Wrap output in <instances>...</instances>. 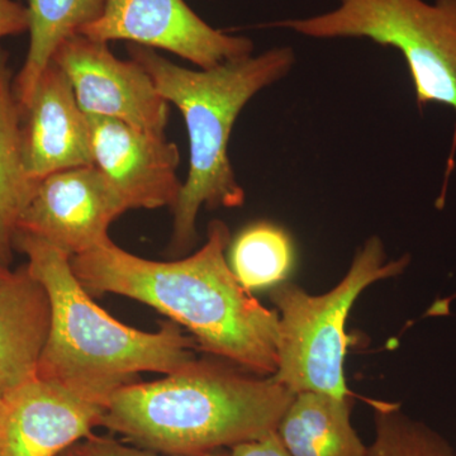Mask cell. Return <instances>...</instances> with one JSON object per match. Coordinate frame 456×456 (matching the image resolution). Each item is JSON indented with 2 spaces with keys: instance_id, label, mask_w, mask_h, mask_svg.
I'll use <instances>...</instances> for the list:
<instances>
[{
  "instance_id": "6da1fadb",
  "label": "cell",
  "mask_w": 456,
  "mask_h": 456,
  "mask_svg": "<svg viewBox=\"0 0 456 456\" xmlns=\"http://www.w3.org/2000/svg\"><path fill=\"white\" fill-rule=\"evenodd\" d=\"M230 228L208 224L196 254L176 261L143 259L112 240L71 257L90 296L112 293L155 308L187 330L198 346L246 370L273 377L278 369L279 316L240 283L227 263Z\"/></svg>"
},
{
  "instance_id": "7a4b0ae2",
  "label": "cell",
  "mask_w": 456,
  "mask_h": 456,
  "mask_svg": "<svg viewBox=\"0 0 456 456\" xmlns=\"http://www.w3.org/2000/svg\"><path fill=\"white\" fill-rule=\"evenodd\" d=\"M294 395L272 377L197 359L163 379L117 389L101 426L159 454H208L275 430Z\"/></svg>"
},
{
  "instance_id": "3957f363",
  "label": "cell",
  "mask_w": 456,
  "mask_h": 456,
  "mask_svg": "<svg viewBox=\"0 0 456 456\" xmlns=\"http://www.w3.org/2000/svg\"><path fill=\"white\" fill-rule=\"evenodd\" d=\"M14 248L27 257L51 305L49 336L37 375L106 403L142 371L173 374L197 360V342L173 321L156 332L119 322L93 301L71 268V257L49 242L17 232Z\"/></svg>"
},
{
  "instance_id": "277c9868",
  "label": "cell",
  "mask_w": 456,
  "mask_h": 456,
  "mask_svg": "<svg viewBox=\"0 0 456 456\" xmlns=\"http://www.w3.org/2000/svg\"><path fill=\"white\" fill-rule=\"evenodd\" d=\"M128 55L154 80L156 88L184 117L189 137V170L173 208L174 254L187 253L198 240L197 217L207 209L239 208L245 191L228 158V142L246 104L296 64L292 47H274L259 55L231 60L211 69L189 70L154 49L130 44Z\"/></svg>"
},
{
  "instance_id": "5b68a950",
  "label": "cell",
  "mask_w": 456,
  "mask_h": 456,
  "mask_svg": "<svg viewBox=\"0 0 456 456\" xmlns=\"http://www.w3.org/2000/svg\"><path fill=\"white\" fill-rule=\"evenodd\" d=\"M408 264L410 255L387 259L382 240L371 236L356 251L346 275L329 292L314 296L285 281L273 287L270 299L279 316L278 369L273 379L294 395L354 397L344 370L351 308L368 287L398 277Z\"/></svg>"
},
{
  "instance_id": "8992f818",
  "label": "cell",
  "mask_w": 456,
  "mask_h": 456,
  "mask_svg": "<svg viewBox=\"0 0 456 456\" xmlns=\"http://www.w3.org/2000/svg\"><path fill=\"white\" fill-rule=\"evenodd\" d=\"M272 26L316 40L367 38L395 47L406 60L419 110L444 104L456 114V0H340L326 13ZM455 155L456 122L440 204Z\"/></svg>"
},
{
  "instance_id": "52a82bcc",
  "label": "cell",
  "mask_w": 456,
  "mask_h": 456,
  "mask_svg": "<svg viewBox=\"0 0 456 456\" xmlns=\"http://www.w3.org/2000/svg\"><path fill=\"white\" fill-rule=\"evenodd\" d=\"M79 33L107 44L123 40L169 51L200 69L254 53L250 38L213 28L184 0H106L97 20Z\"/></svg>"
},
{
  "instance_id": "ba28073f",
  "label": "cell",
  "mask_w": 456,
  "mask_h": 456,
  "mask_svg": "<svg viewBox=\"0 0 456 456\" xmlns=\"http://www.w3.org/2000/svg\"><path fill=\"white\" fill-rule=\"evenodd\" d=\"M88 116L118 119L154 134H164L169 103L145 69L113 55L107 42L77 35L66 38L53 57Z\"/></svg>"
},
{
  "instance_id": "9c48e42d",
  "label": "cell",
  "mask_w": 456,
  "mask_h": 456,
  "mask_svg": "<svg viewBox=\"0 0 456 456\" xmlns=\"http://www.w3.org/2000/svg\"><path fill=\"white\" fill-rule=\"evenodd\" d=\"M126 211L95 165L74 167L38 183L17 232L38 237L73 257L107 242L110 224Z\"/></svg>"
},
{
  "instance_id": "30bf717a",
  "label": "cell",
  "mask_w": 456,
  "mask_h": 456,
  "mask_svg": "<svg viewBox=\"0 0 456 456\" xmlns=\"http://www.w3.org/2000/svg\"><path fill=\"white\" fill-rule=\"evenodd\" d=\"M106 403L35 377L5 393L0 456H59L101 426Z\"/></svg>"
},
{
  "instance_id": "8fae6325",
  "label": "cell",
  "mask_w": 456,
  "mask_h": 456,
  "mask_svg": "<svg viewBox=\"0 0 456 456\" xmlns=\"http://www.w3.org/2000/svg\"><path fill=\"white\" fill-rule=\"evenodd\" d=\"M88 117L94 165L127 209H173L183 185L178 146L118 119Z\"/></svg>"
},
{
  "instance_id": "7c38bea8",
  "label": "cell",
  "mask_w": 456,
  "mask_h": 456,
  "mask_svg": "<svg viewBox=\"0 0 456 456\" xmlns=\"http://www.w3.org/2000/svg\"><path fill=\"white\" fill-rule=\"evenodd\" d=\"M20 110L23 158L33 182L38 184L51 174L94 165L88 114L77 104L64 71L53 62Z\"/></svg>"
},
{
  "instance_id": "4fadbf2b",
  "label": "cell",
  "mask_w": 456,
  "mask_h": 456,
  "mask_svg": "<svg viewBox=\"0 0 456 456\" xmlns=\"http://www.w3.org/2000/svg\"><path fill=\"white\" fill-rule=\"evenodd\" d=\"M49 294L27 265L0 273V392L37 375L49 336Z\"/></svg>"
},
{
  "instance_id": "5bb4252c",
  "label": "cell",
  "mask_w": 456,
  "mask_h": 456,
  "mask_svg": "<svg viewBox=\"0 0 456 456\" xmlns=\"http://www.w3.org/2000/svg\"><path fill=\"white\" fill-rule=\"evenodd\" d=\"M353 397L302 392L294 395L277 426L292 456H368L351 424Z\"/></svg>"
},
{
  "instance_id": "9a60e30c",
  "label": "cell",
  "mask_w": 456,
  "mask_h": 456,
  "mask_svg": "<svg viewBox=\"0 0 456 456\" xmlns=\"http://www.w3.org/2000/svg\"><path fill=\"white\" fill-rule=\"evenodd\" d=\"M14 77L8 51L0 46V266L4 268L13 261L18 222L38 185L25 167Z\"/></svg>"
},
{
  "instance_id": "2e32d148",
  "label": "cell",
  "mask_w": 456,
  "mask_h": 456,
  "mask_svg": "<svg viewBox=\"0 0 456 456\" xmlns=\"http://www.w3.org/2000/svg\"><path fill=\"white\" fill-rule=\"evenodd\" d=\"M29 45L25 64L14 77L20 110L28 104L41 75L60 45L97 20L106 0H27Z\"/></svg>"
},
{
  "instance_id": "e0dca14e",
  "label": "cell",
  "mask_w": 456,
  "mask_h": 456,
  "mask_svg": "<svg viewBox=\"0 0 456 456\" xmlns=\"http://www.w3.org/2000/svg\"><path fill=\"white\" fill-rule=\"evenodd\" d=\"M228 248L231 270L250 292L281 283L293 266L292 239L273 222L248 224Z\"/></svg>"
},
{
  "instance_id": "ac0fdd59",
  "label": "cell",
  "mask_w": 456,
  "mask_h": 456,
  "mask_svg": "<svg viewBox=\"0 0 456 456\" xmlns=\"http://www.w3.org/2000/svg\"><path fill=\"white\" fill-rule=\"evenodd\" d=\"M374 408V440L368 456H456L454 446L440 432L411 419L395 403Z\"/></svg>"
},
{
  "instance_id": "d6986e66",
  "label": "cell",
  "mask_w": 456,
  "mask_h": 456,
  "mask_svg": "<svg viewBox=\"0 0 456 456\" xmlns=\"http://www.w3.org/2000/svg\"><path fill=\"white\" fill-rule=\"evenodd\" d=\"M73 449L77 456H183L159 454V452L137 448L131 444L122 443L113 437L98 436L94 434L77 443ZM189 456H228V452L218 450L208 454Z\"/></svg>"
},
{
  "instance_id": "ffe728a7",
  "label": "cell",
  "mask_w": 456,
  "mask_h": 456,
  "mask_svg": "<svg viewBox=\"0 0 456 456\" xmlns=\"http://www.w3.org/2000/svg\"><path fill=\"white\" fill-rule=\"evenodd\" d=\"M228 456H292L285 448L277 428L254 440L237 444L228 452Z\"/></svg>"
},
{
  "instance_id": "44dd1931",
  "label": "cell",
  "mask_w": 456,
  "mask_h": 456,
  "mask_svg": "<svg viewBox=\"0 0 456 456\" xmlns=\"http://www.w3.org/2000/svg\"><path fill=\"white\" fill-rule=\"evenodd\" d=\"M28 31V11L16 0H0V40Z\"/></svg>"
},
{
  "instance_id": "7402d4cb",
  "label": "cell",
  "mask_w": 456,
  "mask_h": 456,
  "mask_svg": "<svg viewBox=\"0 0 456 456\" xmlns=\"http://www.w3.org/2000/svg\"><path fill=\"white\" fill-rule=\"evenodd\" d=\"M3 408H4V395L0 392V422H2Z\"/></svg>"
},
{
  "instance_id": "603a6c76",
  "label": "cell",
  "mask_w": 456,
  "mask_h": 456,
  "mask_svg": "<svg viewBox=\"0 0 456 456\" xmlns=\"http://www.w3.org/2000/svg\"><path fill=\"white\" fill-rule=\"evenodd\" d=\"M59 456H77L75 454L74 449H68L66 452H62V454H60Z\"/></svg>"
},
{
  "instance_id": "cb8c5ba5",
  "label": "cell",
  "mask_w": 456,
  "mask_h": 456,
  "mask_svg": "<svg viewBox=\"0 0 456 456\" xmlns=\"http://www.w3.org/2000/svg\"><path fill=\"white\" fill-rule=\"evenodd\" d=\"M9 268H4V266H0V273L5 272Z\"/></svg>"
}]
</instances>
